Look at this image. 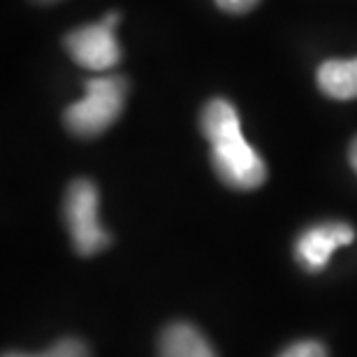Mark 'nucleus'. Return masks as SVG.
I'll list each match as a JSON object with an SVG mask.
<instances>
[{
    "label": "nucleus",
    "mask_w": 357,
    "mask_h": 357,
    "mask_svg": "<svg viewBox=\"0 0 357 357\" xmlns=\"http://www.w3.org/2000/svg\"><path fill=\"white\" fill-rule=\"evenodd\" d=\"M199 130L209 142L213 172L227 188L255 190L267 181L265 160L246 142L232 102L223 98L209 100L199 114Z\"/></svg>",
    "instance_id": "1"
},
{
    "label": "nucleus",
    "mask_w": 357,
    "mask_h": 357,
    "mask_svg": "<svg viewBox=\"0 0 357 357\" xmlns=\"http://www.w3.org/2000/svg\"><path fill=\"white\" fill-rule=\"evenodd\" d=\"M128 82L121 75H100L86 82L79 102L63 112V123L75 137L91 139L107 132L123 114Z\"/></svg>",
    "instance_id": "2"
},
{
    "label": "nucleus",
    "mask_w": 357,
    "mask_h": 357,
    "mask_svg": "<svg viewBox=\"0 0 357 357\" xmlns=\"http://www.w3.org/2000/svg\"><path fill=\"white\" fill-rule=\"evenodd\" d=\"M63 220L82 258L102 253L112 244V237L100 223V192L89 178H77L68 185L63 197Z\"/></svg>",
    "instance_id": "3"
},
{
    "label": "nucleus",
    "mask_w": 357,
    "mask_h": 357,
    "mask_svg": "<svg viewBox=\"0 0 357 357\" xmlns=\"http://www.w3.org/2000/svg\"><path fill=\"white\" fill-rule=\"evenodd\" d=\"M116 24H119V14L109 12L107 17H102L96 24L82 26L70 31L63 38V47L70 54L77 66L91 73H107L114 70L123 59L121 54V45L116 40Z\"/></svg>",
    "instance_id": "4"
},
{
    "label": "nucleus",
    "mask_w": 357,
    "mask_h": 357,
    "mask_svg": "<svg viewBox=\"0 0 357 357\" xmlns=\"http://www.w3.org/2000/svg\"><path fill=\"white\" fill-rule=\"evenodd\" d=\"M355 230L344 220L316 223L299 234L295 241V260L309 274H318L330 265L332 253L341 246L353 244Z\"/></svg>",
    "instance_id": "5"
},
{
    "label": "nucleus",
    "mask_w": 357,
    "mask_h": 357,
    "mask_svg": "<svg viewBox=\"0 0 357 357\" xmlns=\"http://www.w3.org/2000/svg\"><path fill=\"white\" fill-rule=\"evenodd\" d=\"M158 357H218L213 346L190 323H172L158 339Z\"/></svg>",
    "instance_id": "6"
},
{
    "label": "nucleus",
    "mask_w": 357,
    "mask_h": 357,
    "mask_svg": "<svg viewBox=\"0 0 357 357\" xmlns=\"http://www.w3.org/2000/svg\"><path fill=\"white\" fill-rule=\"evenodd\" d=\"M318 89L332 100L357 98V59H330L318 68Z\"/></svg>",
    "instance_id": "7"
},
{
    "label": "nucleus",
    "mask_w": 357,
    "mask_h": 357,
    "mask_svg": "<svg viewBox=\"0 0 357 357\" xmlns=\"http://www.w3.org/2000/svg\"><path fill=\"white\" fill-rule=\"evenodd\" d=\"M3 357H91L89 346L79 339H61L45 353H5Z\"/></svg>",
    "instance_id": "8"
},
{
    "label": "nucleus",
    "mask_w": 357,
    "mask_h": 357,
    "mask_svg": "<svg viewBox=\"0 0 357 357\" xmlns=\"http://www.w3.org/2000/svg\"><path fill=\"white\" fill-rule=\"evenodd\" d=\"M278 357H327V348L316 339H304L290 344Z\"/></svg>",
    "instance_id": "9"
},
{
    "label": "nucleus",
    "mask_w": 357,
    "mask_h": 357,
    "mask_svg": "<svg viewBox=\"0 0 357 357\" xmlns=\"http://www.w3.org/2000/svg\"><path fill=\"white\" fill-rule=\"evenodd\" d=\"M260 0H216V5L227 14H246L251 12Z\"/></svg>",
    "instance_id": "10"
},
{
    "label": "nucleus",
    "mask_w": 357,
    "mask_h": 357,
    "mask_svg": "<svg viewBox=\"0 0 357 357\" xmlns=\"http://www.w3.org/2000/svg\"><path fill=\"white\" fill-rule=\"evenodd\" d=\"M348 160H351V165H353L355 174H357V137L351 142V149H348Z\"/></svg>",
    "instance_id": "11"
},
{
    "label": "nucleus",
    "mask_w": 357,
    "mask_h": 357,
    "mask_svg": "<svg viewBox=\"0 0 357 357\" xmlns=\"http://www.w3.org/2000/svg\"><path fill=\"white\" fill-rule=\"evenodd\" d=\"M35 3H40V5H52V3H59V0H35Z\"/></svg>",
    "instance_id": "12"
}]
</instances>
